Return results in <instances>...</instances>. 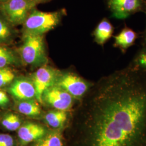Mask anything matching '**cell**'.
Here are the masks:
<instances>
[{
  "mask_svg": "<svg viewBox=\"0 0 146 146\" xmlns=\"http://www.w3.org/2000/svg\"><path fill=\"white\" fill-rule=\"evenodd\" d=\"M48 1V0H37V1L38 3L42 2H45V1Z\"/></svg>",
  "mask_w": 146,
  "mask_h": 146,
  "instance_id": "cb8c5ba5",
  "label": "cell"
},
{
  "mask_svg": "<svg viewBox=\"0 0 146 146\" xmlns=\"http://www.w3.org/2000/svg\"><path fill=\"white\" fill-rule=\"evenodd\" d=\"M15 75L8 68H0V88H2L13 81Z\"/></svg>",
  "mask_w": 146,
  "mask_h": 146,
  "instance_id": "ffe728a7",
  "label": "cell"
},
{
  "mask_svg": "<svg viewBox=\"0 0 146 146\" xmlns=\"http://www.w3.org/2000/svg\"><path fill=\"white\" fill-rule=\"evenodd\" d=\"M9 100L5 92L0 90V106L3 107L9 103Z\"/></svg>",
  "mask_w": 146,
  "mask_h": 146,
  "instance_id": "7402d4cb",
  "label": "cell"
},
{
  "mask_svg": "<svg viewBox=\"0 0 146 146\" xmlns=\"http://www.w3.org/2000/svg\"><path fill=\"white\" fill-rule=\"evenodd\" d=\"M17 58L9 49L0 46V68L16 64Z\"/></svg>",
  "mask_w": 146,
  "mask_h": 146,
  "instance_id": "e0dca14e",
  "label": "cell"
},
{
  "mask_svg": "<svg viewBox=\"0 0 146 146\" xmlns=\"http://www.w3.org/2000/svg\"><path fill=\"white\" fill-rule=\"evenodd\" d=\"M9 91L15 98L23 100L35 98L36 92L33 82L26 79H17L12 84Z\"/></svg>",
  "mask_w": 146,
  "mask_h": 146,
  "instance_id": "30bf717a",
  "label": "cell"
},
{
  "mask_svg": "<svg viewBox=\"0 0 146 146\" xmlns=\"http://www.w3.org/2000/svg\"><path fill=\"white\" fill-rule=\"evenodd\" d=\"M46 134V131L43 127L34 123H27L21 126L17 131V135L22 145L38 140Z\"/></svg>",
  "mask_w": 146,
  "mask_h": 146,
  "instance_id": "8fae6325",
  "label": "cell"
},
{
  "mask_svg": "<svg viewBox=\"0 0 146 146\" xmlns=\"http://www.w3.org/2000/svg\"><path fill=\"white\" fill-rule=\"evenodd\" d=\"M64 12L63 10L44 12L33 9L23 23V35H43L58 26Z\"/></svg>",
  "mask_w": 146,
  "mask_h": 146,
  "instance_id": "7a4b0ae2",
  "label": "cell"
},
{
  "mask_svg": "<svg viewBox=\"0 0 146 146\" xmlns=\"http://www.w3.org/2000/svg\"><path fill=\"white\" fill-rule=\"evenodd\" d=\"M115 27L107 18H104L95 27L93 32L94 40L98 44L104 46L113 37Z\"/></svg>",
  "mask_w": 146,
  "mask_h": 146,
  "instance_id": "7c38bea8",
  "label": "cell"
},
{
  "mask_svg": "<svg viewBox=\"0 0 146 146\" xmlns=\"http://www.w3.org/2000/svg\"><path fill=\"white\" fill-rule=\"evenodd\" d=\"M2 125L8 131H16L21 126V121L18 116L14 114H9L3 118Z\"/></svg>",
  "mask_w": 146,
  "mask_h": 146,
  "instance_id": "ac0fdd59",
  "label": "cell"
},
{
  "mask_svg": "<svg viewBox=\"0 0 146 146\" xmlns=\"http://www.w3.org/2000/svg\"><path fill=\"white\" fill-rule=\"evenodd\" d=\"M128 66L146 73V46H141Z\"/></svg>",
  "mask_w": 146,
  "mask_h": 146,
  "instance_id": "9a60e30c",
  "label": "cell"
},
{
  "mask_svg": "<svg viewBox=\"0 0 146 146\" xmlns=\"http://www.w3.org/2000/svg\"><path fill=\"white\" fill-rule=\"evenodd\" d=\"M58 76L56 70L47 65L40 67L34 74L33 82L36 92L35 98L39 102H43V93L55 84Z\"/></svg>",
  "mask_w": 146,
  "mask_h": 146,
  "instance_id": "52a82bcc",
  "label": "cell"
},
{
  "mask_svg": "<svg viewBox=\"0 0 146 146\" xmlns=\"http://www.w3.org/2000/svg\"><path fill=\"white\" fill-rule=\"evenodd\" d=\"M6 1H8V0H0V2H5Z\"/></svg>",
  "mask_w": 146,
  "mask_h": 146,
  "instance_id": "d4e9b609",
  "label": "cell"
},
{
  "mask_svg": "<svg viewBox=\"0 0 146 146\" xmlns=\"http://www.w3.org/2000/svg\"><path fill=\"white\" fill-rule=\"evenodd\" d=\"M111 17L125 20L138 13H146V0H106Z\"/></svg>",
  "mask_w": 146,
  "mask_h": 146,
  "instance_id": "5b68a950",
  "label": "cell"
},
{
  "mask_svg": "<svg viewBox=\"0 0 146 146\" xmlns=\"http://www.w3.org/2000/svg\"><path fill=\"white\" fill-rule=\"evenodd\" d=\"M73 96L66 91L54 84L43 93L42 100L56 110H66L70 108L73 102Z\"/></svg>",
  "mask_w": 146,
  "mask_h": 146,
  "instance_id": "ba28073f",
  "label": "cell"
},
{
  "mask_svg": "<svg viewBox=\"0 0 146 146\" xmlns=\"http://www.w3.org/2000/svg\"><path fill=\"white\" fill-rule=\"evenodd\" d=\"M84 123V146H146V73L128 66L100 82Z\"/></svg>",
  "mask_w": 146,
  "mask_h": 146,
  "instance_id": "6da1fadb",
  "label": "cell"
},
{
  "mask_svg": "<svg viewBox=\"0 0 146 146\" xmlns=\"http://www.w3.org/2000/svg\"><path fill=\"white\" fill-rule=\"evenodd\" d=\"M67 113L64 110L52 111L46 115L45 119L48 124L52 128L62 127L67 120Z\"/></svg>",
  "mask_w": 146,
  "mask_h": 146,
  "instance_id": "5bb4252c",
  "label": "cell"
},
{
  "mask_svg": "<svg viewBox=\"0 0 146 146\" xmlns=\"http://www.w3.org/2000/svg\"><path fill=\"white\" fill-rule=\"evenodd\" d=\"M14 140L8 134H0V146H13Z\"/></svg>",
  "mask_w": 146,
  "mask_h": 146,
  "instance_id": "44dd1931",
  "label": "cell"
},
{
  "mask_svg": "<svg viewBox=\"0 0 146 146\" xmlns=\"http://www.w3.org/2000/svg\"><path fill=\"white\" fill-rule=\"evenodd\" d=\"M13 36L9 23L4 18L0 17V43H6L10 41Z\"/></svg>",
  "mask_w": 146,
  "mask_h": 146,
  "instance_id": "d6986e66",
  "label": "cell"
},
{
  "mask_svg": "<svg viewBox=\"0 0 146 146\" xmlns=\"http://www.w3.org/2000/svg\"><path fill=\"white\" fill-rule=\"evenodd\" d=\"M20 53L22 61L27 65L40 67L48 61L43 35H23Z\"/></svg>",
  "mask_w": 146,
  "mask_h": 146,
  "instance_id": "3957f363",
  "label": "cell"
},
{
  "mask_svg": "<svg viewBox=\"0 0 146 146\" xmlns=\"http://www.w3.org/2000/svg\"><path fill=\"white\" fill-rule=\"evenodd\" d=\"M19 111L24 115L36 116L41 113V109L38 104L31 100H23L17 105Z\"/></svg>",
  "mask_w": 146,
  "mask_h": 146,
  "instance_id": "4fadbf2b",
  "label": "cell"
},
{
  "mask_svg": "<svg viewBox=\"0 0 146 146\" xmlns=\"http://www.w3.org/2000/svg\"><path fill=\"white\" fill-rule=\"evenodd\" d=\"M140 37V33L135 31L125 23L124 27L116 35H113V46L125 54L128 49L135 45L136 40Z\"/></svg>",
  "mask_w": 146,
  "mask_h": 146,
  "instance_id": "9c48e42d",
  "label": "cell"
},
{
  "mask_svg": "<svg viewBox=\"0 0 146 146\" xmlns=\"http://www.w3.org/2000/svg\"><path fill=\"white\" fill-rule=\"evenodd\" d=\"M35 146H63L62 141L58 133L53 132L39 139Z\"/></svg>",
  "mask_w": 146,
  "mask_h": 146,
  "instance_id": "2e32d148",
  "label": "cell"
},
{
  "mask_svg": "<svg viewBox=\"0 0 146 146\" xmlns=\"http://www.w3.org/2000/svg\"><path fill=\"white\" fill-rule=\"evenodd\" d=\"M145 14L146 16V13ZM140 37L141 38V46H146V27L145 28L144 31L140 34Z\"/></svg>",
  "mask_w": 146,
  "mask_h": 146,
  "instance_id": "603a6c76",
  "label": "cell"
},
{
  "mask_svg": "<svg viewBox=\"0 0 146 146\" xmlns=\"http://www.w3.org/2000/svg\"><path fill=\"white\" fill-rule=\"evenodd\" d=\"M55 84L66 91L74 98L80 99L88 93L92 84L75 73L59 76Z\"/></svg>",
  "mask_w": 146,
  "mask_h": 146,
  "instance_id": "8992f818",
  "label": "cell"
},
{
  "mask_svg": "<svg viewBox=\"0 0 146 146\" xmlns=\"http://www.w3.org/2000/svg\"><path fill=\"white\" fill-rule=\"evenodd\" d=\"M38 3L37 0H8L0 2V12L9 23L19 25Z\"/></svg>",
  "mask_w": 146,
  "mask_h": 146,
  "instance_id": "277c9868",
  "label": "cell"
}]
</instances>
